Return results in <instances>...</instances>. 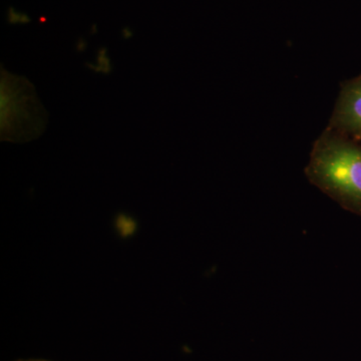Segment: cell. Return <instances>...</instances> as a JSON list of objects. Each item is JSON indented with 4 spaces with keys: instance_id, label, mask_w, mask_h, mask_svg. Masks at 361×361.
Returning <instances> with one entry per match:
<instances>
[{
    "instance_id": "6da1fadb",
    "label": "cell",
    "mask_w": 361,
    "mask_h": 361,
    "mask_svg": "<svg viewBox=\"0 0 361 361\" xmlns=\"http://www.w3.org/2000/svg\"><path fill=\"white\" fill-rule=\"evenodd\" d=\"M311 184L361 217V142L326 128L305 168Z\"/></svg>"
},
{
    "instance_id": "7a4b0ae2",
    "label": "cell",
    "mask_w": 361,
    "mask_h": 361,
    "mask_svg": "<svg viewBox=\"0 0 361 361\" xmlns=\"http://www.w3.org/2000/svg\"><path fill=\"white\" fill-rule=\"evenodd\" d=\"M0 104L2 141L30 142L44 134L49 115L27 78L1 68Z\"/></svg>"
},
{
    "instance_id": "3957f363",
    "label": "cell",
    "mask_w": 361,
    "mask_h": 361,
    "mask_svg": "<svg viewBox=\"0 0 361 361\" xmlns=\"http://www.w3.org/2000/svg\"><path fill=\"white\" fill-rule=\"evenodd\" d=\"M327 128L355 141L361 139V75L342 82Z\"/></svg>"
},
{
    "instance_id": "277c9868",
    "label": "cell",
    "mask_w": 361,
    "mask_h": 361,
    "mask_svg": "<svg viewBox=\"0 0 361 361\" xmlns=\"http://www.w3.org/2000/svg\"><path fill=\"white\" fill-rule=\"evenodd\" d=\"M358 142H361V139H360V141H358Z\"/></svg>"
}]
</instances>
